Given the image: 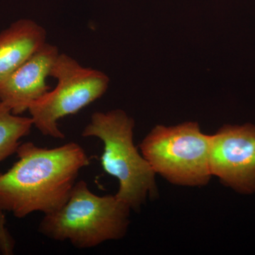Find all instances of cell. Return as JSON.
Returning <instances> with one entry per match:
<instances>
[{
  "mask_svg": "<svg viewBox=\"0 0 255 255\" xmlns=\"http://www.w3.org/2000/svg\"><path fill=\"white\" fill-rule=\"evenodd\" d=\"M16 153L17 162L0 174V210L18 219L63 207L80 170L90 163L85 150L73 142L54 148L24 142Z\"/></svg>",
  "mask_w": 255,
  "mask_h": 255,
  "instance_id": "6da1fadb",
  "label": "cell"
},
{
  "mask_svg": "<svg viewBox=\"0 0 255 255\" xmlns=\"http://www.w3.org/2000/svg\"><path fill=\"white\" fill-rule=\"evenodd\" d=\"M50 77L58 80L56 87L33 102L28 111L33 127L43 135L63 139L58 121L78 113L105 95L110 78L100 70L82 66L65 53L58 55Z\"/></svg>",
  "mask_w": 255,
  "mask_h": 255,
  "instance_id": "5b68a950",
  "label": "cell"
},
{
  "mask_svg": "<svg viewBox=\"0 0 255 255\" xmlns=\"http://www.w3.org/2000/svg\"><path fill=\"white\" fill-rule=\"evenodd\" d=\"M46 43L44 28L28 18L18 20L0 33V80L19 68Z\"/></svg>",
  "mask_w": 255,
  "mask_h": 255,
  "instance_id": "ba28073f",
  "label": "cell"
},
{
  "mask_svg": "<svg viewBox=\"0 0 255 255\" xmlns=\"http://www.w3.org/2000/svg\"><path fill=\"white\" fill-rule=\"evenodd\" d=\"M135 122L124 110L92 114L82 135L95 137L104 143L102 168L119 182L116 196L137 211L148 197L157 196L156 173L133 142Z\"/></svg>",
  "mask_w": 255,
  "mask_h": 255,
  "instance_id": "3957f363",
  "label": "cell"
},
{
  "mask_svg": "<svg viewBox=\"0 0 255 255\" xmlns=\"http://www.w3.org/2000/svg\"><path fill=\"white\" fill-rule=\"evenodd\" d=\"M130 210L116 195L94 194L81 180L75 183L63 207L45 215L38 231L53 241H69L78 249L95 248L125 237Z\"/></svg>",
  "mask_w": 255,
  "mask_h": 255,
  "instance_id": "7a4b0ae2",
  "label": "cell"
},
{
  "mask_svg": "<svg viewBox=\"0 0 255 255\" xmlns=\"http://www.w3.org/2000/svg\"><path fill=\"white\" fill-rule=\"evenodd\" d=\"M58 47L46 43L19 68L0 80V102L21 115L49 91L46 79L59 55Z\"/></svg>",
  "mask_w": 255,
  "mask_h": 255,
  "instance_id": "52a82bcc",
  "label": "cell"
},
{
  "mask_svg": "<svg viewBox=\"0 0 255 255\" xmlns=\"http://www.w3.org/2000/svg\"><path fill=\"white\" fill-rule=\"evenodd\" d=\"M14 248V241L11 239L6 228L5 218L2 211L0 210V252L4 254H11Z\"/></svg>",
  "mask_w": 255,
  "mask_h": 255,
  "instance_id": "30bf717a",
  "label": "cell"
},
{
  "mask_svg": "<svg viewBox=\"0 0 255 255\" xmlns=\"http://www.w3.org/2000/svg\"><path fill=\"white\" fill-rule=\"evenodd\" d=\"M211 135L201 131L197 122L177 126L157 125L140 144L141 154L156 174L174 185L204 187L211 177Z\"/></svg>",
  "mask_w": 255,
  "mask_h": 255,
  "instance_id": "277c9868",
  "label": "cell"
},
{
  "mask_svg": "<svg viewBox=\"0 0 255 255\" xmlns=\"http://www.w3.org/2000/svg\"><path fill=\"white\" fill-rule=\"evenodd\" d=\"M33 127L31 117L16 115L0 102V162L16 152L20 140L29 134Z\"/></svg>",
  "mask_w": 255,
  "mask_h": 255,
  "instance_id": "9c48e42d",
  "label": "cell"
},
{
  "mask_svg": "<svg viewBox=\"0 0 255 255\" xmlns=\"http://www.w3.org/2000/svg\"><path fill=\"white\" fill-rule=\"evenodd\" d=\"M210 169L223 184L242 194L255 193V125H225L211 135Z\"/></svg>",
  "mask_w": 255,
  "mask_h": 255,
  "instance_id": "8992f818",
  "label": "cell"
}]
</instances>
